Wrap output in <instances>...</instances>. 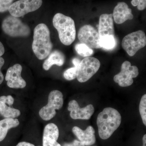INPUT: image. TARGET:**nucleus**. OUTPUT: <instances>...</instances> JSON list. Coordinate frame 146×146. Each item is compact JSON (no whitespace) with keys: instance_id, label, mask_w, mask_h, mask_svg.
I'll use <instances>...</instances> for the list:
<instances>
[{"instance_id":"f257e3e1","label":"nucleus","mask_w":146,"mask_h":146,"mask_svg":"<svg viewBox=\"0 0 146 146\" xmlns=\"http://www.w3.org/2000/svg\"><path fill=\"white\" fill-rule=\"evenodd\" d=\"M121 122V116L118 110L106 108L98 115L97 124L99 135L103 140L108 139L117 129Z\"/></svg>"},{"instance_id":"f03ea898","label":"nucleus","mask_w":146,"mask_h":146,"mask_svg":"<svg viewBox=\"0 0 146 146\" xmlns=\"http://www.w3.org/2000/svg\"><path fill=\"white\" fill-rule=\"evenodd\" d=\"M50 31L46 25L44 23L37 25L34 29L32 49L36 57L43 60L48 56L52 50Z\"/></svg>"},{"instance_id":"7ed1b4c3","label":"nucleus","mask_w":146,"mask_h":146,"mask_svg":"<svg viewBox=\"0 0 146 146\" xmlns=\"http://www.w3.org/2000/svg\"><path fill=\"white\" fill-rule=\"evenodd\" d=\"M53 24L57 30L62 44L69 46L74 41L76 36L75 25L72 18L62 13H57L53 19Z\"/></svg>"},{"instance_id":"20e7f679","label":"nucleus","mask_w":146,"mask_h":146,"mask_svg":"<svg viewBox=\"0 0 146 146\" xmlns=\"http://www.w3.org/2000/svg\"><path fill=\"white\" fill-rule=\"evenodd\" d=\"M3 31L11 37H27L31 33L29 27L19 18L8 16L4 18L2 24Z\"/></svg>"},{"instance_id":"39448f33","label":"nucleus","mask_w":146,"mask_h":146,"mask_svg":"<svg viewBox=\"0 0 146 146\" xmlns=\"http://www.w3.org/2000/svg\"><path fill=\"white\" fill-rule=\"evenodd\" d=\"M63 104V95L60 91L54 90L50 92L46 105L40 110L39 115L42 119L49 121L56 115V110H60Z\"/></svg>"},{"instance_id":"423d86ee","label":"nucleus","mask_w":146,"mask_h":146,"mask_svg":"<svg viewBox=\"0 0 146 146\" xmlns=\"http://www.w3.org/2000/svg\"><path fill=\"white\" fill-rule=\"evenodd\" d=\"M146 44V36L145 32L139 30L127 35L124 37L122 46L127 54L132 56L144 48Z\"/></svg>"},{"instance_id":"0eeeda50","label":"nucleus","mask_w":146,"mask_h":146,"mask_svg":"<svg viewBox=\"0 0 146 146\" xmlns=\"http://www.w3.org/2000/svg\"><path fill=\"white\" fill-rule=\"evenodd\" d=\"M100 62L93 57H85L80 61L78 68L77 79L80 82L88 81L99 70Z\"/></svg>"},{"instance_id":"6e6552de","label":"nucleus","mask_w":146,"mask_h":146,"mask_svg":"<svg viewBox=\"0 0 146 146\" xmlns=\"http://www.w3.org/2000/svg\"><path fill=\"white\" fill-rule=\"evenodd\" d=\"M42 3V0H19L13 3L8 11L11 15L19 18L37 10Z\"/></svg>"},{"instance_id":"1a4fd4ad","label":"nucleus","mask_w":146,"mask_h":146,"mask_svg":"<svg viewBox=\"0 0 146 146\" xmlns=\"http://www.w3.org/2000/svg\"><path fill=\"white\" fill-rule=\"evenodd\" d=\"M138 68L131 66L129 61H125L122 64L120 72L114 76V80L121 87H127L133 84V78L138 76Z\"/></svg>"},{"instance_id":"9d476101","label":"nucleus","mask_w":146,"mask_h":146,"mask_svg":"<svg viewBox=\"0 0 146 146\" xmlns=\"http://www.w3.org/2000/svg\"><path fill=\"white\" fill-rule=\"evenodd\" d=\"M78 39L82 44L91 48H102L100 44V36L98 32L90 25H85L80 29Z\"/></svg>"},{"instance_id":"9b49d317","label":"nucleus","mask_w":146,"mask_h":146,"mask_svg":"<svg viewBox=\"0 0 146 146\" xmlns=\"http://www.w3.org/2000/svg\"><path fill=\"white\" fill-rule=\"evenodd\" d=\"M22 70V66L19 64L9 68L5 78L9 87L12 89H23L26 86V82L21 77Z\"/></svg>"},{"instance_id":"f8f14e48","label":"nucleus","mask_w":146,"mask_h":146,"mask_svg":"<svg viewBox=\"0 0 146 146\" xmlns=\"http://www.w3.org/2000/svg\"><path fill=\"white\" fill-rule=\"evenodd\" d=\"M68 109L70 112V116L73 119L89 120L95 111L93 105H88L86 107L80 108L78 103L75 100L69 103Z\"/></svg>"},{"instance_id":"ddd939ff","label":"nucleus","mask_w":146,"mask_h":146,"mask_svg":"<svg viewBox=\"0 0 146 146\" xmlns=\"http://www.w3.org/2000/svg\"><path fill=\"white\" fill-rule=\"evenodd\" d=\"M58 127L53 123L45 126L43 136V146H61L57 142L59 137Z\"/></svg>"},{"instance_id":"4468645a","label":"nucleus","mask_w":146,"mask_h":146,"mask_svg":"<svg viewBox=\"0 0 146 146\" xmlns=\"http://www.w3.org/2000/svg\"><path fill=\"white\" fill-rule=\"evenodd\" d=\"M114 21L117 24H122L128 20H132L133 16L132 11L125 2L118 3L113 10Z\"/></svg>"},{"instance_id":"2eb2a0df","label":"nucleus","mask_w":146,"mask_h":146,"mask_svg":"<svg viewBox=\"0 0 146 146\" xmlns=\"http://www.w3.org/2000/svg\"><path fill=\"white\" fill-rule=\"evenodd\" d=\"M98 32L100 38L107 35L115 36V30L112 14H103L100 16Z\"/></svg>"},{"instance_id":"dca6fc26","label":"nucleus","mask_w":146,"mask_h":146,"mask_svg":"<svg viewBox=\"0 0 146 146\" xmlns=\"http://www.w3.org/2000/svg\"><path fill=\"white\" fill-rule=\"evenodd\" d=\"M73 133L80 141L84 144L85 146H90L96 143L95 130L93 127L89 126L85 130H83L77 126L73 128Z\"/></svg>"},{"instance_id":"f3484780","label":"nucleus","mask_w":146,"mask_h":146,"mask_svg":"<svg viewBox=\"0 0 146 146\" xmlns=\"http://www.w3.org/2000/svg\"><path fill=\"white\" fill-rule=\"evenodd\" d=\"M65 56L63 53L55 50L49 55L48 57L43 63V68L45 70L48 71L52 65L62 66L65 62Z\"/></svg>"},{"instance_id":"a211bd4d","label":"nucleus","mask_w":146,"mask_h":146,"mask_svg":"<svg viewBox=\"0 0 146 146\" xmlns=\"http://www.w3.org/2000/svg\"><path fill=\"white\" fill-rule=\"evenodd\" d=\"M20 122L18 119L13 118H5L0 121V142L3 141L7 136L8 130L17 127Z\"/></svg>"},{"instance_id":"6ab92c4d","label":"nucleus","mask_w":146,"mask_h":146,"mask_svg":"<svg viewBox=\"0 0 146 146\" xmlns=\"http://www.w3.org/2000/svg\"><path fill=\"white\" fill-rule=\"evenodd\" d=\"M0 113L5 118L18 117L21 114L19 110L9 107L5 104L0 102Z\"/></svg>"},{"instance_id":"aec40b11","label":"nucleus","mask_w":146,"mask_h":146,"mask_svg":"<svg viewBox=\"0 0 146 146\" xmlns=\"http://www.w3.org/2000/svg\"><path fill=\"white\" fill-rule=\"evenodd\" d=\"M100 44L102 48L106 50L114 48L116 45L115 36L107 35L100 38Z\"/></svg>"},{"instance_id":"412c9836","label":"nucleus","mask_w":146,"mask_h":146,"mask_svg":"<svg viewBox=\"0 0 146 146\" xmlns=\"http://www.w3.org/2000/svg\"><path fill=\"white\" fill-rule=\"evenodd\" d=\"M75 49L78 54L84 57H90L94 53L92 48L82 43L77 44Z\"/></svg>"},{"instance_id":"4be33fe9","label":"nucleus","mask_w":146,"mask_h":146,"mask_svg":"<svg viewBox=\"0 0 146 146\" xmlns=\"http://www.w3.org/2000/svg\"><path fill=\"white\" fill-rule=\"evenodd\" d=\"M139 112L144 125H146V95L141 98L139 104Z\"/></svg>"},{"instance_id":"5701e85b","label":"nucleus","mask_w":146,"mask_h":146,"mask_svg":"<svg viewBox=\"0 0 146 146\" xmlns=\"http://www.w3.org/2000/svg\"><path fill=\"white\" fill-rule=\"evenodd\" d=\"M78 67H73L69 68L64 72L63 76L65 79L68 80H72L74 79L77 76Z\"/></svg>"},{"instance_id":"b1692460","label":"nucleus","mask_w":146,"mask_h":146,"mask_svg":"<svg viewBox=\"0 0 146 146\" xmlns=\"http://www.w3.org/2000/svg\"><path fill=\"white\" fill-rule=\"evenodd\" d=\"M13 0H0V12L3 13L8 10Z\"/></svg>"},{"instance_id":"393cba45","label":"nucleus","mask_w":146,"mask_h":146,"mask_svg":"<svg viewBox=\"0 0 146 146\" xmlns=\"http://www.w3.org/2000/svg\"><path fill=\"white\" fill-rule=\"evenodd\" d=\"M131 3L133 6H137L140 11L143 10L146 7V0H132Z\"/></svg>"},{"instance_id":"a878e982","label":"nucleus","mask_w":146,"mask_h":146,"mask_svg":"<svg viewBox=\"0 0 146 146\" xmlns=\"http://www.w3.org/2000/svg\"><path fill=\"white\" fill-rule=\"evenodd\" d=\"M14 100L13 97L10 95L7 96H2L0 97V102L7 104L9 106H12L14 103Z\"/></svg>"},{"instance_id":"bb28decb","label":"nucleus","mask_w":146,"mask_h":146,"mask_svg":"<svg viewBox=\"0 0 146 146\" xmlns=\"http://www.w3.org/2000/svg\"><path fill=\"white\" fill-rule=\"evenodd\" d=\"M5 63V60L2 57H0V84H1L3 81L4 76L1 71V69Z\"/></svg>"},{"instance_id":"cd10ccee","label":"nucleus","mask_w":146,"mask_h":146,"mask_svg":"<svg viewBox=\"0 0 146 146\" xmlns=\"http://www.w3.org/2000/svg\"><path fill=\"white\" fill-rule=\"evenodd\" d=\"M73 146H85L84 144L82 142L80 141H77L75 140L72 143Z\"/></svg>"},{"instance_id":"c85d7f7f","label":"nucleus","mask_w":146,"mask_h":146,"mask_svg":"<svg viewBox=\"0 0 146 146\" xmlns=\"http://www.w3.org/2000/svg\"><path fill=\"white\" fill-rule=\"evenodd\" d=\"M16 146H35L33 144L26 142H21L19 143Z\"/></svg>"},{"instance_id":"c756f323","label":"nucleus","mask_w":146,"mask_h":146,"mask_svg":"<svg viewBox=\"0 0 146 146\" xmlns=\"http://www.w3.org/2000/svg\"><path fill=\"white\" fill-rule=\"evenodd\" d=\"M5 53V48L2 43L0 42V57L2 56Z\"/></svg>"},{"instance_id":"7c9ffc66","label":"nucleus","mask_w":146,"mask_h":146,"mask_svg":"<svg viewBox=\"0 0 146 146\" xmlns=\"http://www.w3.org/2000/svg\"><path fill=\"white\" fill-rule=\"evenodd\" d=\"M80 62L79 59L77 58H74L72 60V63L75 67H78Z\"/></svg>"},{"instance_id":"2f4dec72","label":"nucleus","mask_w":146,"mask_h":146,"mask_svg":"<svg viewBox=\"0 0 146 146\" xmlns=\"http://www.w3.org/2000/svg\"><path fill=\"white\" fill-rule=\"evenodd\" d=\"M143 146H146V135L145 134L143 137Z\"/></svg>"},{"instance_id":"473e14b6","label":"nucleus","mask_w":146,"mask_h":146,"mask_svg":"<svg viewBox=\"0 0 146 146\" xmlns=\"http://www.w3.org/2000/svg\"><path fill=\"white\" fill-rule=\"evenodd\" d=\"M63 146H73L72 144H65Z\"/></svg>"}]
</instances>
